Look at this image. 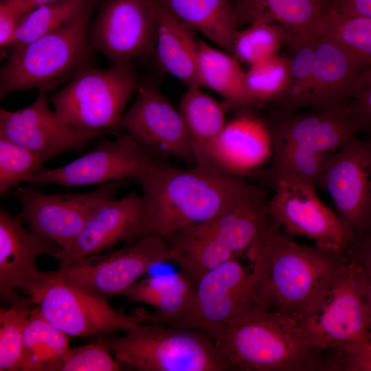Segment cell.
<instances>
[{"label": "cell", "instance_id": "6da1fadb", "mask_svg": "<svg viewBox=\"0 0 371 371\" xmlns=\"http://www.w3.org/2000/svg\"><path fill=\"white\" fill-rule=\"evenodd\" d=\"M280 229L271 218L245 254L264 306L297 319L319 301L349 259L335 249L298 244Z\"/></svg>", "mask_w": 371, "mask_h": 371}, {"label": "cell", "instance_id": "7a4b0ae2", "mask_svg": "<svg viewBox=\"0 0 371 371\" xmlns=\"http://www.w3.org/2000/svg\"><path fill=\"white\" fill-rule=\"evenodd\" d=\"M135 181L143 190L142 237L163 239L212 219L260 189L243 177L196 166L184 170L160 158Z\"/></svg>", "mask_w": 371, "mask_h": 371}, {"label": "cell", "instance_id": "3957f363", "mask_svg": "<svg viewBox=\"0 0 371 371\" xmlns=\"http://www.w3.org/2000/svg\"><path fill=\"white\" fill-rule=\"evenodd\" d=\"M265 120L273 154L264 179L271 187L292 180L318 188L328 160L350 139L367 131L365 121L348 104L305 113L273 108Z\"/></svg>", "mask_w": 371, "mask_h": 371}, {"label": "cell", "instance_id": "277c9868", "mask_svg": "<svg viewBox=\"0 0 371 371\" xmlns=\"http://www.w3.org/2000/svg\"><path fill=\"white\" fill-rule=\"evenodd\" d=\"M214 341L229 370H339L335 352L315 347L295 319L266 308L230 323Z\"/></svg>", "mask_w": 371, "mask_h": 371}, {"label": "cell", "instance_id": "5b68a950", "mask_svg": "<svg viewBox=\"0 0 371 371\" xmlns=\"http://www.w3.org/2000/svg\"><path fill=\"white\" fill-rule=\"evenodd\" d=\"M94 0L60 27L10 49L0 71V99L11 93L37 89L55 91L89 65V29Z\"/></svg>", "mask_w": 371, "mask_h": 371}, {"label": "cell", "instance_id": "8992f818", "mask_svg": "<svg viewBox=\"0 0 371 371\" xmlns=\"http://www.w3.org/2000/svg\"><path fill=\"white\" fill-rule=\"evenodd\" d=\"M124 333L119 337H100L116 360L138 370H229L214 341L200 332L150 323Z\"/></svg>", "mask_w": 371, "mask_h": 371}, {"label": "cell", "instance_id": "52a82bcc", "mask_svg": "<svg viewBox=\"0 0 371 371\" xmlns=\"http://www.w3.org/2000/svg\"><path fill=\"white\" fill-rule=\"evenodd\" d=\"M139 83L131 62L115 63L104 69L89 65L54 92L50 100L66 124L109 133L118 128L124 109Z\"/></svg>", "mask_w": 371, "mask_h": 371}, {"label": "cell", "instance_id": "ba28073f", "mask_svg": "<svg viewBox=\"0 0 371 371\" xmlns=\"http://www.w3.org/2000/svg\"><path fill=\"white\" fill-rule=\"evenodd\" d=\"M364 284L363 267L348 260L319 301L295 319L313 346L326 351L339 352L371 341Z\"/></svg>", "mask_w": 371, "mask_h": 371}, {"label": "cell", "instance_id": "9c48e42d", "mask_svg": "<svg viewBox=\"0 0 371 371\" xmlns=\"http://www.w3.org/2000/svg\"><path fill=\"white\" fill-rule=\"evenodd\" d=\"M26 294L45 319L69 337H103L147 322L146 313L126 315L108 300L65 282L53 271Z\"/></svg>", "mask_w": 371, "mask_h": 371}, {"label": "cell", "instance_id": "30bf717a", "mask_svg": "<svg viewBox=\"0 0 371 371\" xmlns=\"http://www.w3.org/2000/svg\"><path fill=\"white\" fill-rule=\"evenodd\" d=\"M260 308L266 307L254 271L234 258L199 278L191 310L174 326L200 332L214 341L228 324Z\"/></svg>", "mask_w": 371, "mask_h": 371}, {"label": "cell", "instance_id": "8fae6325", "mask_svg": "<svg viewBox=\"0 0 371 371\" xmlns=\"http://www.w3.org/2000/svg\"><path fill=\"white\" fill-rule=\"evenodd\" d=\"M172 260L166 241L144 236L130 246L88 257L53 271L65 282L102 298L123 294L152 267Z\"/></svg>", "mask_w": 371, "mask_h": 371}, {"label": "cell", "instance_id": "7c38bea8", "mask_svg": "<svg viewBox=\"0 0 371 371\" xmlns=\"http://www.w3.org/2000/svg\"><path fill=\"white\" fill-rule=\"evenodd\" d=\"M123 181L100 186L85 193L45 194L32 187L14 188L10 195L21 204L17 217L30 229L67 249L90 216L115 198Z\"/></svg>", "mask_w": 371, "mask_h": 371}, {"label": "cell", "instance_id": "4fadbf2b", "mask_svg": "<svg viewBox=\"0 0 371 371\" xmlns=\"http://www.w3.org/2000/svg\"><path fill=\"white\" fill-rule=\"evenodd\" d=\"M157 0H102L89 29L92 50L113 63L155 52Z\"/></svg>", "mask_w": 371, "mask_h": 371}, {"label": "cell", "instance_id": "5bb4252c", "mask_svg": "<svg viewBox=\"0 0 371 371\" xmlns=\"http://www.w3.org/2000/svg\"><path fill=\"white\" fill-rule=\"evenodd\" d=\"M346 142L326 163L318 188L330 194L339 217L356 238L371 229V132Z\"/></svg>", "mask_w": 371, "mask_h": 371}, {"label": "cell", "instance_id": "9a60e30c", "mask_svg": "<svg viewBox=\"0 0 371 371\" xmlns=\"http://www.w3.org/2000/svg\"><path fill=\"white\" fill-rule=\"evenodd\" d=\"M270 217L289 234L305 236L320 246L346 252L356 234L319 199L316 188L292 180L272 186Z\"/></svg>", "mask_w": 371, "mask_h": 371}, {"label": "cell", "instance_id": "2e32d148", "mask_svg": "<svg viewBox=\"0 0 371 371\" xmlns=\"http://www.w3.org/2000/svg\"><path fill=\"white\" fill-rule=\"evenodd\" d=\"M157 159L125 133L115 140H102L92 150L65 166L45 168L26 181L70 188L135 180Z\"/></svg>", "mask_w": 371, "mask_h": 371}, {"label": "cell", "instance_id": "e0dca14e", "mask_svg": "<svg viewBox=\"0 0 371 371\" xmlns=\"http://www.w3.org/2000/svg\"><path fill=\"white\" fill-rule=\"evenodd\" d=\"M134 103L122 116L118 128L161 159L174 157L196 166L186 124L152 82L139 83Z\"/></svg>", "mask_w": 371, "mask_h": 371}, {"label": "cell", "instance_id": "ac0fdd59", "mask_svg": "<svg viewBox=\"0 0 371 371\" xmlns=\"http://www.w3.org/2000/svg\"><path fill=\"white\" fill-rule=\"evenodd\" d=\"M107 134L79 129L64 122L49 107L47 93L16 111L0 109V138L25 147L45 161L62 153L80 152L93 139Z\"/></svg>", "mask_w": 371, "mask_h": 371}, {"label": "cell", "instance_id": "d6986e66", "mask_svg": "<svg viewBox=\"0 0 371 371\" xmlns=\"http://www.w3.org/2000/svg\"><path fill=\"white\" fill-rule=\"evenodd\" d=\"M23 222L3 208L0 209V296L11 303L17 296L16 291L25 293L36 287L47 277V272L36 266L38 256L58 258L62 248L30 229Z\"/></svg>", "mask_w": 371, "mask_h": 371}, {"label": "cell", "instance_id": "ffe728a7", "mask_svg": "<svg viewBox=\"0 0 371 371\" xmlns=\"http://www.w3.org/2000/svg\"><path fill=\"white\" fill-rule=\"evenodd\" d=\"M144 205L135 192L100 205L88 218L72 245L58 257L60 268L107 251L122 242L142 238Z\"/></svg>", "mask_w": 371, "mask_h": 371}, {"label": "cell", "instance_id": "44dd1931", "mask_svg": "<svg viewBox=\"0 0 371 371\" xmlns=\"http://www.w3.org/2000/svg\"><path fill=\"white\" fill-rule=\"evenodd\" d=\"M315 66L308 106L326 110L346 105L359 76L371 67L361 58L328 37L312 34Z\"/></svg>", "mask_w": 371, "mask_h": 371}, {"label": "cell", "instance_id": "7402d4cb", "mask_svg": "<svg viewBox=\"0 0 371 371\" xmlns=\"http://www.w3.org/2000/svg\"><path fill=\"white\" fill-rule=\"evenodd\" d=\"M273 154V143L265 119L239 115L227 122L212 150L215 168L243 177L261 168Z\"/></svg>", "mask_w": 371, "mask_h": 371}, {"label": "cell", "instance_id": "603a6c76", "mask_svg": "<svg viewBox=\"0 0 371 371\" xmlns=\"http://www.w3.org/2000/svg\"><path fill=\"white\" fill-rule=\"evenodd\" d=\"M157 3L155 52L159 65L188 88L203 87L199 75V41L194 31Z\"/></svg>", "mask_w": 371, "mask_h": 371}, {"label": "cell", "instance_id": "cb8c5ba5", "mask_svg": "<svg viewBox=\"0 0 371 371\" xmlns=\"http://www.w3.org/2000/svg\"><path fill=\"white\" fill-rule=\"evenodd\" d=\"M195 293L196 283L181 271L138 280L123 296L155 308L154 313H146L147 322L174 326L191 310Z\"/></svg>", "mask_w": 371, "mask_h": 371}, {"label": "cell", "instance_id": "d4e9b609", "mask_svg": "<svg viewBox=\"0 0 371 371\" xmlns=\"http://www.w3.org/2000/svg\"><path fill=\"white\" fill-rule=\"evenodd\" d=\"M229 109L225 102L216 101L201 88H188L183 95L179 111L188 130L196 166L221 172L214 165L212 150L227 122L225 115Z\"/></svg>", "mask_w": 371, "mask_h": 371}, {"label": "cell", "instance_id": "484cf974", "mask_svg": "<svg viewBox=\"0 0 371 371\" xmlns=\"http://www.w3.org/2000/svg\"><path fill=\"white\" fill-rule=\"evenodd\" d=\"M194 32L230 54L238 19L229 0H157Z\"/></svg>", "mask_w": 371, "mask_h": 371}, {"label": "cell", "instance_id": "4316f807", "mask_svg": "<svg viewBox=\"0 0 371 371\" xmlns=\"http://www.w3.org/2000/svg\"><path fill=\"white\" fill-rule=\"evenodd\" d=\"M234 8L238 25L267 21L302 37L311 36L320 18L332 10L317 0H243Z\"/></svg>", "mask_w": 371, "mask_h": 371}, {"label": "cell", "instance_id": "83f0119b", "mask_svg": "<svg viewBox=\"0 0 371 371\" xmlns=\"http://www.w3.org/2000/svg\"><path fill=\"white\" fill-rule=\"evenodd\" d=\"M199 75L206 87L223 98L230 108L252 106L245 81V71L229 53L199 41Z\"/></svg>", "mask_w": 371, "mask_h": 371}, {"label": "cell", "instance_id": "f1b7e54d", "mask_svg": "<svg viewBox=\"0 0 371 371\" xmlns=\"http://www.w3.org/2000/svg\"><path fill=\"white\" fill-rule=\"evenodd\" d=\"M69 336L51 324L38 307L32 308L25 329L22 371H58Z\"/></svg>", "mask_w": 371, "mask_h": 371}, {"label": "cell", "instance_id": "f546056e", "mask_svg": "<svg viewBox=\"0 0 371 371\" xmlns=\"http://www.w3.org/2000/svg\"><path fill=\"white\" fill-rule=\"evenodd\" d=\"M288 46L293 52L290 56V75L286 89L276 101L273 108L286 112H295L308 106L315 66V42L313 35L297 37Z\"/></svg>", "mask_w": 371, "mask_h": 371}, {"label": "cell", "instance_id": "4dcf8cb0", "mask_svg": "<svg viewBox=\"0 0 371 371\" xmlns=\"http://www.w3.org/2000/svg\"><path fill=\"white\" fill-rule=\"evenodd\" d=\"M236 31L230 54L249 67L278 54L293 36L284 27L267 21H256Z\"/></svg>", "mask_w": 371, "mask_h": 371}, {"label": "cell", "instance_id": "1f68e13d", "mask_svg": "<svg viewBox=\"0 0 371 371\" xmlns=\"http://www.w3.org/2000/svg\"><path fill=\"white\" fill-rule=\"evenodd\" d=\"M312 34L331 38L356 55L371 60V18L330 10L318 21Z\"/></svg>", "mask_w": 371, "mask_h": 371}, {"label": "cell", "instance_id": "d6a6232c", "mask_svg": "<svg viewBox=\"0 0 371 371\" xmlns=\"http://www.w3.org/2000/svg\"><path fill=\"white\" fill-rule=\"evenodd\" d=\"M33 302L16 296L0 309V371H22L23 336Z\"/></svg>", "mask_w": 371, "mask_h": 371}, {"label": "cell", "instance_id": "836d02e7", "mask_svg": "<svg viewBox=\"0 0 371 371\" xmlns=\"http://www.w3.org/2000/svg\"><path fill=\"white\" fill-rule=\"evenodd\" d=\"M90 0H60L38 6L20 20L10 49L27 44L74 18Z\"/></svg>", "mask_w": 371, "mask_h": 371}, {"label": "cell", "instance_id": "e575fe53", "mask_svg": "<svg viewBox=\"0 0 371 371\" xmlns=\"http://www.w3.org/2000/svg\"><path fill=\"white\" fill-rule=\"evenodd\" d=\"M290 57L276 54L249 67L245 71L247 89L252 105L274 102L286 89Z\"/></svg>", "mask_w": 371, "mask_h": 371}, {"label": "cell", "instance_id": "d590c367", "mask_svg": "<svg viewBox=\"0 0 371 371\" xmlns=\"http://www.w3.org/2000/svg\"><path fill=\"white\" fill-rule=\"evenodd\" d=\"M45 161L32 150L0 138V194L19 187L28 177L44 170Z\"/></svg>", "mask_w": 371, "mask_h": 371}, {"label": "cell", "instance_id": "8d00e7d4", "mask_svg": "<svg viewBox=\"0 0 371 371\" xmlns=\"http://www.w3.org/2000/svg\"><path fill=\"white\" fill-rule=\"evenodd\" d=\"M121 363L116 360L100 337L95 341L69 348L58 371H118Z\"/></svg>", "mask_w": 371, "mask_h": 371}, {"label": "cell", "instance_id": "74e56055", "mask_svg": "<svg viewBox=\"0 0 371 371\" xmlns=\"http://www.w3.org/2000/svg\"><path fill=\"white\" fill-rule=\"evenodd\" d=\"M347 104L361 117L367 131L371 132V67L355 83Z\"/></svg>", "mask_w": 371, "mask_h": 371}, {"label": "cell", "instance_id": "f35d334b", "mask_svg": "<svg viewBox=\"0 0 371 371\" xmlns=\"http://www.w3.org/2000/svg\"><path fill=\"white\" fill-rule=\"evenodd\" d=\"M339 370L371 371V341L336 352Z\"/></svg>", "mask_w": 371, "mask_h": 371}, {"label": "cell", "instance_id": "ab89813d", "mask_svg": "<svg viewBox=\"0 0 371 371\" xmlns=\"http://www.w3.org/2000/svg\"><path fill=\"white\" fill-rule=\"evenodd\" d=\"M21 17L12 9L0 3V48H10Z\"/></svg>", "mask_w": 371, "mask_h": 371}, {"label": "cell", "instance_id": "60d3db41", "mask_svg": "<svg viewBox=\"0 0 371 371\" xmlns=\"http://www.w3.org/2000/svg\"><path fill=\"white\" fill-rule=\"evenodd\" d=\"M346 253L349 260L359 263L365 269H371V229L355 238Z\"/></svg>", "mask_w": 371, "mask_h": 371}, {"label": "cell", "instance_id": "b9f144b4", "mask_svg": "<svg viewBox=\"0 0 371 371\" xmlns=\"http://www.w3.org/2000/svg\"><path fill=\"white\" fill-rule=\"evenodd\" d=\"M338 10L348 15L371 18V0H342Z\"/></svg>", "mask_w": 371, "mask_h": 371}, {"label": "cell", "instance_id": "7bdbcfd3", "mask_svg": "<svg viewBox=\"0 0 371 371\" xmlns=\"http://www.w3.org/2000/svg\"><path fill=\"white\" fill-rule=\"evenodd\" d=\"M57 1L60 0H0V3L5 5L22 18L38 6Z\"/></svg>", "mask_w": 371, "mask_h": 371}, {"label": "cell", "instance_id": "ee69618b", "mask_svg": "<svg viewBox=\"0 0 371 371\" xmlns=\"http://www.w3.org/2000/svg\"><path fill=\"white\" fill-rule=\"evenodd\" d=\"M363 269L365 271L364 300L370 317L371 332V269Z\"/></svg>", "mask_w": 371, "mask_h": 371}, {"label": "cell", "instance_id": "f6af8a7d", "mask_svg": "<svg viewBox=\"0 0 371 371\" xmlns=\"http://www.w3.org/2000/svg\"><path fill=\"white\" fill-rule=\"evenodd\" d=\"M324 6L332 9L338 10L342 0H317Z\"/></svg>", "mask_w": 371, "mask_h": 371}, {"label": "cell", "instance_id": "bcb514c9", "mask_svg": "<svg viewBox=\"0 0 371 371\" xmlns=\"http://www.w3.org/2000/svg\"><path fill=\"white\" fill-rule=\"evenodd\" d=\"M243 0H234V5H237L240 2H241Z\"/></svg>", "mask_w": 371, "mask_h": 371}]
</instances>
